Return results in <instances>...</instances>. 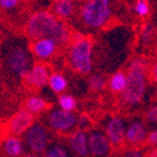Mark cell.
<instances>
[{"label": "cell", "instance_id": "52a82bcc", "mask_svg": "<svg viewBox=\"0 0 157 157\" xmlns=\"http://www.w3.org/2000/svg\"><path fill=\"white\" fill-rule=\"evenodd\" d=\"M48 124L56 132L66 133L71 131L77 123V117L73 112H67L60 109L53 110L48 114Z\"/></svg>", "mask_w": 157, "mask_h": 157}, {"label": "cell", "instance_id": "3957f363", "mask_svg": "<svg viewBox=\"0 0 157 157\" xmlns=\"http://www.w3.org/2000/svg\"><path fill=\"white\" fill-rule=\"evenodd\" d=\"M110 0H85L80 9L81 21L88 28L99 29L111 18Z\"/></svg>", "mask_w": 157, "mask_h": 157}, {"label": "cell", "instance_id": "2e32d148", "mask_svg": "<svg viewBox=\"0 0 157 157\" xmlns=\"http://www.w3.org/2000/svg\"><path fill=\"white\" fill-rule=\"evenodd\" d=\"M73 0H56L54 5V12L59 19H67L74 12Z\"/></svg>", "mask_w": 157, "mask_h": 157}, {"label": "cell", "instance_id": "4dcf8cb0", "mask_svg": "<svg viewBox=\"0 0 157 157\" xmlns=\"http://www.w3.org/2000/svg\"><path fill=\"white\" fill-rule=\"evenodd\" d=\"M22 157H43L40 154H34V153H29V154L22 155Z\"/></svg>", "mask_w": 157, "mask_h": 157}, {"label": "cell", "instance_id": "7a4b0ae2", "mask_svg": "<svg viewBox=\"0 0 157 157\" xmlns=\"http://www.w3.org/2000/svg\"><path fill=\"white\" fill-rule=\"evenodd\" d=\"M146 59L136 57L132 60L126 75V85L122 99L126 105H136L142 101L146 90Z\"/></svg>", "mask_w": 157, "mask_h": 157}, {"label": "cell", "instance_id": "f546056e", "mask_svg": "<svg viewBox=\"0 0 157 157\" xmlns=\"http://www.w3.org/2000/svg\"><path fill=\"white\" fill-rule=\"evenodd\" d=\"M144 157H157V149L156 147H153L152 149H149L146 155H144Z\"/></svg>", "mask_w": 157, "mask_h": 157}, {"label": "cell", "instance_id": "5bb4252c", "mask_svg": "<svg viewBox=\"0 0 157 157\" xmlns=\"http://www.w3.org/2000/svg\"><path fill=\"white\" fill-rule=\"evenodd\" d=\"M57 45L51 39H40L36 40L32 45V51L34 55L40 59H47L51 58L56 52Z\"/></svg>", "mask_w": 157, "mask_h": 157}, {"label": "cell", "instance_id": "ac0fdd59", "mask_svg": "<svg viewBox=\"0 0 157 157\" xmlns=\"http://www.w3.org/2000/svg\"><path fill=\"white\" fill-rule=\"evenodd\" d=\"M46 102L44 99L40 97H31L28 99L25 105V109L32 114H39L46 109Z\"/></svg>", "mask_w": 157, "mask_h": 157}, {"label": "cell", "instance_id": "484cf974", "mask_svg": "<svg viewBox=\"0 0 157 157\" xmlns=\"http://www.w3.org/2000/svg\"><path fill=\"white\" fill-rule=\"evenodd\" d=\"M119 157H144V154L142 153V151L133 147V148L125 149L124 152L121 153Z\"/></svg>", "mask_w": 157, "mask_h": 157}, {"label": "cell", "instance_id": "7c38bea8", "mask_svg": "<svg viewBox=\"0 0 157 157\" xmlns=\"http://www.w3.org/2000/svg\"><path fill=\"white\" fill-rule=\"evenodd\" d=\"M48 77H50V74L46 66H44L43 64H36L30 68L24 78L26 80V84L30 86L35 88H42L47 84Z\"/></svg>", "mask_w": 157, "mask_h": 157}, {"label": "cell", "instance_id": "9c48e42d", "mask_svg": "<svg viewBox=\"0 0 157 157\" xmlns=\"http://www.w3.org/2000/svg\"><path fill=\"white\" fill-rule=\"evenodd\" d=\"M125 123L119 117H113L109 119L105 126V136L108 137L111 145L120 146L125 140Z\"/></svg>", "mask_w": 157, "mask_h": 157}, {"label": "cell", "instance_id": "1f68e13d", "mask_svg": "<svg viewBox=\"0 0 157 157\" xmlns=\"http://www.w3.org/2000/svg\"><path fill=\"white\" fill-rule=\"evenodd\" d=\"M153 78H154V80H156V78H157V66H156V64L153 66Z\"/></svg>", "mask_w": 157, "mask_h": 157}, {"label": "cell", "instance_id": "603a6c76", "mask_svg": "<svg viewBox=\"0 0 157 157\" xmlns=\"http://www.w3.org/2000/svg\"><path fill=\"white\" fill-rule=\"evenodd\" d=\"M155 30L154 25L152 23H145L142 26L141 30V39L144 43H148L152 41V39L154 37Z\"/></svg>", "mask_w": 157, "mask_h": 157}, {"label": "cell", "instance_id": "7402d4cb", "mask_svg": "<svg viewBox=\"0 0 157 157\" xmlns=\"http://www.w3.org/2000/svg\"><path fill=\"white\" fill-rule=\"evenodd\" d=\"M105 85H107V80L105 76H102L100 74H94L89 78V87L94 91H101L102 89H105Z\"/></svg>", "mask_w": 157, "mask_h": 157}, {"label": "cell", "instance_id": "f1b7e54d", "mask_svg": "<svg viewBox=\"0 0 157 157\" xmlns=\"http://www.w3.org/2000/svg\"><path fill=\"white\" fill-rule=\"evenodd\" d=\"M18 5V0H0V7L3 9H13Z\"/></svg>", "mask_w": 157, "mask_h": 157}, {"label": "cell", "instance_id": "ba28073f", "mask_svg": "<svg viewBox=\"0 0 157 157\" xmlns=\"http://www.w3.org/2000/svg\"><path fill=\"white\" fill-rule=\"evenodd\" d=\"M112 145L105 133L92 131L88 134V154L92 157H108L111 153Z\"/></svg>", "mask_w": 157, "mask_h": 157}, {"label": "cell", "instance_id": "83f0119b", "mask_svg": "<svg viewBox=\"0 0 157 157\" xmlns=\"http://www.w3.org/2000/svg\"><path fill=\"white\" fill-rule=\"evenodd\" d=\"M146 141H147V143H148V145H151V146H153V147L156 146V144H157V131L156 130H153L152 132L147 133Z\"/></svg>", "mask_w": 157, "mask_h": 157}, {"label": "cell", "instance_id": "cb8c5ba5", "mask_svg": "<svg viewBox=\"0 0 157 157\" xmlns=\"http://www.w3.org/2000/svg\"><path fill=\"white\" fill-rule=\"evenodd\" d=\"M135 12L137 16L144 18L149 13V5L146 0H137L135 3Z\"/></svg>", "mask_w": 157, "mask_h": 157}, {"label": "cell", "instance_id": "d6986e66", "mask_svg": "<svg viewBox=\"0 0 157 157\" xmlns=\"http://www.w3.org/2000/svg\"><path fill=\"white\" fill-rule=\"evenodd\" d=\"M126 85V75L122 71L113 74L109 81V87L113 92H122Z\"/></svg>", "mask_w": 157, "mask_h": 157}, {"label": "cell", "instance_id": "44dd1931", "mask_svg": "<svg viewBox=\"0 0 157 157\" xmlns=\"http://www.w3.org/2000/svg\"><path fill=\"white\" fill-rule=\"evenodd\" d=\"M43 157H69L68 156L67 151L65 147L62 145H51L48 146L44 152V156Z\"/></svg>", "mask_w": 157, "mask_h": 157}, {"label": "cell", "instance_id": "e0dca14e", "mask_svg": "<svg viewBox=\"0 0 157 157\" xmlns=\"http://www.w3.org/2000/svg\"><path fill=\"white\" fill-rule=\"evenodd\" d=\"M48 86L56 94H60L67 88V80H66L65 76H63L62 74H52L48 77Z\"/></svg>", "mask_w": 157, "mask_h": 157}, {"label": "cell", "instance_id": "4fadbf2b", "mask_svg": "<svg viewBox=\"0 0 157 157\" xmlns=\"http://www.w3.org/2000/svg\"><path fill=\"white\" fill-rule=\"evenodd\" d=\"M69 148L77 156L85 157L88 155V134L85 131L77 130L71 134L68 139Z\"/></svg>", "mask_w": 157, "mask_h": 157}, {"label": "cell", "instance_id": "8fae6325", "mask_svg": "<svg viewBox=\"0 0 157 157\" xmlns=\"http://www.w3.org/2000/svg\"><path fill=\"white\" fill-rule=\"evenodd\" d=\"M146 128L141 121H133L125 128V140L133 147L141 146L146 141Z\"/></svg>", "mask_w": 157, "mask_h": 157}, {"label": "cell", "instance_id": "d4e9b609", "mask_svg": "<svg viewBox=\"0 0 157 157\" xmlns=\"http://www.w3.org/2000/svg\"><path fill=\"white\" fill-rule=\"evenodd\" d=\"M91 120L87 115H81L80 118L77 119L76 126H78V130H80V131L86 132L87 130H89L91 128Z\"/></svg>", "mask_w": 157, "mask_h": 157}, {"label": "cell", "instance_id": "6da1fadb", "mask_svg": "<svg viewBox=\"0 0 157 157\" xmlns=\"http://www.w3.org/2000/svg\"><path fill=\"white\" fill-rule=\"evenodd\" d=\"M26 32L31 39H51L56 45H65L71 39V32L66 23L48 11H37L30 17Z\"/></svg>", "mask_w": 157, "mask_h": 157}, {"label": "cell", "instance_id": "8992f818", "mask_svg": "<svg viewBox=\"0 0 157 157\" xmlns=\"http://www.w3.org/2000/svg\"><path fill=\"white\" fill-rule=\"evenodd\" d=\"M7 63L13 74L24 77L31 68V57L22 46H13L8 54Z\"/></svg>", "mask_w": 157, "mask_h": 157}, {"label": "cell", "instance_id": "277c9868", "mask_svg": "<svg viewBox=\"0 0 157 157\" xmlns=\"http://www.w3.org/2000/svg\"><path fill=\"white\" fill-rule=\"evenodd\" d=\"M92 43L89 39L77 34L69 50L68 60L71 67L79 74L86 75L92 68Z\"/></svg>", "mask_w": 157, "mask_h": 157}, {"label": "cell", "instance_id": "d6a6232c", "mask_svg": "<svg viewBox=\"0 0 157 157\" xmlns=\"http://www.w3.org/2000/svg\"><path fill=\"white\" fill-rule=\"evenodd\" d=\"M53 1H56V0H53Z\"/></svg>", "mask_w": 157, "mask_h": 157}, {"label": "cell", "instance_id": "ffe728a7", "mask_svg": "<svg viewBox=\"0 0 157 157\" xmlns=\"http://www.w3.org/2000/svg\"><path fill=\"white\" fill-rule=\"evenodd\" d=\"M58 105H59L60 110L67 111V112H73L76 108V99L71 96V94H62L58 98Z\"/></svg>", "mask_w": 157, "mask_h": 157}, {"label": "cell", "instance_id": "4316f807", "mask_svg": "<svg viewBox=\"0 0 157 157\" xmlns=\"http://www.w3.org/2000/svg\"><path fill=\"white\" fill-rule=\"evenodd\" d=\"M146 118L149 122L152 123H156L157 122V107L156 105H153L148 109L146 113Z\"/></svg>", "mask_w": 157, "mask_h": 157}, {"label": "cell", "instance_id": "9a60e30c", "mask_svg": "<svg viewBox=\"0 0 157 157\" xmlns=\"http://www.w3.org/2000/svg\"><path fill=\"white\" fill-rule=\"evenodd\" d=\"M3 149L9 157H21L24 152V144L19 136L11 135L3 142Z\"/></svg>", "mask_w": 157, "mask_h": 157}, {"label": "cell", "instance_id": "5b68a950", "mask_svg": "<svg viewBox=\"0 0 157 157\" xmlns=\"http://www.w3.org/2000/svg\"><path fill=\"white\" fill-rule=\"evenodd\" d=\"M24 140L26 146L34 154L41 155L48 147V133L42 124H32L24 133Z\"/></svg>", "mask_w": 157, "mask_h": 157}, {"label": "cell", "instance_id": "30bf717a", "mask_svg": "<svg viewBox=\"0 0 157 157\" xmlns=\"http://www.w3.org/2000/svg\"><path fill=\"white\" fill-rule=\"evenodd\" d=\"M34 117L32 113L24 109H20L16 114L11 118L9 122V130H10L12 135L19 136L21 134H24L33 124Z\"/></svg>", "mask_w": 157, "mask_h": 157}]
</instances>
